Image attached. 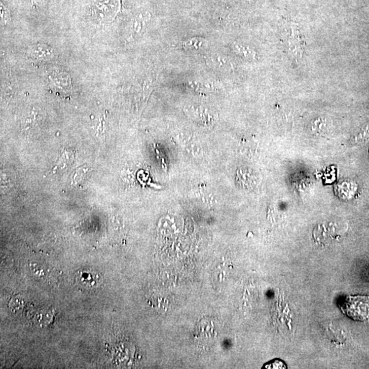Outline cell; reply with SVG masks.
Segmentation results:
<instances>
[{"label":"cell","mask_w":369,"mask_h":369,"mask_svg":"<svg viewBox=\"0 0 369 369\" xmlns=\"http://www.w3.org/2000/svg\"><path fill=\"white\" fill-rule=\"evenodd\" d=\"M341 308L349 318L364 322L369 318V296H348Z\"/></svg>","instance_id":"6da1fadb"},{"label":"cell","mask_w":369,"mask_h":369,"mask_svg":"<svg viewBox=\"0 0 369 369\" xmlns=\"http://www.w3.org/2000/svg\"><path fill=\"white\" fill-rule=\"evenodd\" d=\"M76 281L86 289H95L102 284V276L97 271L82 269L76 274Z\"/></svg>","instance_id":"7a4b0ae2"},{"label":"cell","mask_w":369,"mask_h":369,"mask_svg":"<svg viewBox=\"0 0 369 369\" xmlns=\"http://www.w3.org/2000/svg\"><path fill=\"white\" fill-rule=\"evenodd\" d=\"M211 67L221 72H228L232 69L231 63L226 57L221 55H214L208 60Z\"/></svg>","instance_id":"3957f363"},{"label":"cell","mask_w":369,"mask_h":369,"mask_svg":"<svg viewBox=\"0 0 369 369\" xmlns=\"http://www.w3.org/2000/svg\"><path fill=\"white\" fill-rule=\"evenodd\" d=\"M47 46L35 45L30 48L28 54L35 60L47 59L51 56V49H48Z\"/></svg>","instance_id":"277c9868"},{"label":"cell","mask_w":369,"mask_h":369,"mask_svg":"<svg viewBox=\"0 0 369 369\" xmlns=\"http://www.w3.org/2000/svg\"><path fill=\"white\" fill-rule=\"evenodd\" d=\"M184 47L191 50H201L207 47V40L201 38H194L184 42Z\"/></svg>","instance_id":"5b68a950"},{"label":"cell","mask_w":369,"mask_h":369,"mask_svg":"<svg viewBox=\"0 0 369 369\" xmlns=\"http://www.w3.org/2000/svg\"><path fill=\"white\" fill-rule=\"evenodd\" d=\"M30 269H31L32 272L34 273V274L37 276H42V275L45 274V269L44 267H42V265H39L38 263H32L30 265Z\"/></svg>","instance_id":"8992f818"},{"label":"cell","mask_w":369,"mask_h":369,"mask_svg":"<svg viewBox=\"0 0 369 369\" xmlns=\"http://www.w3.org/2000/svg\"><path fill=\"white\" fill-rule=\"evenodd\" d=\"M49 317V315L47 313H40L36 317L37 322H38L41 326L42 324H45L46 325V323L50 322L51 317Z\"/></svg>","instance_id":"52a82bcc"}]
</instances>
